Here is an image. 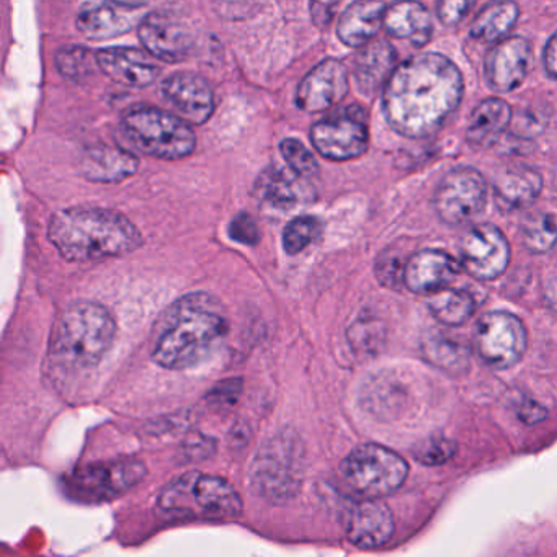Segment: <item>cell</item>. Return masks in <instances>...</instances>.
<instances>
[{
  "label": "cell",
  "mask_w": 557,
  "mask_h": 557,
  "mask_svg": "<svg viewBox=\"0 0 557 557\" xmlns=\"http://www.w3.org/2000/svg\"><path fill=\"white\" fill-rule=\"evenodd\" d=\"M465 94L461 71L440 53H420L397 66L383 90V110L394 132L425 139L443 128Z\"/></svg>",
  "instance_id": "6da1fadb"
},
{
  "label": "cell",
  "mask_w": 557,
  "mask_h": 557,
  "mask_svg": "<svg viewBox=\"0 0 557 557\" xmlns=\"http://www.w3.org/2000/svg\"><path fill=\"white\" fill-rule=\"evenodd\" d=\"M48 236L58 252L71 262L122 257L141 247L138 227L119 211L77 207L51 218Z\"/></svg>",
  "instance_id": "7a4b0ae2"
},
{
  "label": "cell",
  "mask_w": 557,
  "mask_h": 557,
  "mask_svg": "<svg viewBox=\"0 0 557 557\" xmlns=\"http://www.w3.org/2000/svg\"><path fill=\"white\" fill-rule=\"evenodd\" d=\"M214 306V299L203 293L178 299L165 312L152 360L168 370H185L203 361L227 332L226 319Z\"/></svg>",
  "instance_id": "3957f363"
},
{
  "label": "cell",
  "mask_w": 557,
  "mask_h": 557,
  "mask_svg": "<svg viewBox=\"0 0 557 557\" xmlns=\"http://www.w3.org/2000/svg\"><path fill=\"white\" fill-rule=\"evenodd\" d=\"M116 322L97 302L71 305L58 319L51 355L70 368H92L112 347Z\"/></svg>",
  "instance_id": "277c9868"
},
{
  "label": "cell",
  "mask_w": 557,
  "mask_h": 557,
  "mask_svg": "<svg viewBox=\"0 0 557 557\" xmlns=\"http://www.w3.org/2000/svg\"><path fill=\"white\" fill-rule=\"evenodd\" d=\"M159 508L172 517L230 520L243 511V498L223 478L190 471L169 482L159 495Z\"/></svg>",
  "instance_id": "5b68a950"
},
{
  "label": "cell",
  "mask_w": 557,
  "mask_h": 557,
  "mask_svg": "<svg viewBox=\"0 0 557 557\" xmlns=\"http://www.w3.org/2000/svg\"><path fill=\"white\" fill-rule=\"evenodd\" d=\"M305 468L301 438L293 430H282L260 446L250 468V485L270 504H288L301 488Z\"/></svg>",
  "instance_id": "8992f818"
},
{
  "label": "cell",
  "mask_w": 557,
  "mask_h": 557,
  "mask_svg": "<svg viewBox=\"0 0 557 557\" xmlns=\"http://www.w3.org/2000/svg\"><path fill=\"white\" fill-rule=\"evenodd\" d=\"M123 129L136 148L152 158L175 161L197 148L195 133L184 120L154 107L129 110L123 119Z\"/></svg>",
  "instance_id": "52a82bcc"
},
{
  "label": "cell",
  "mask_w": 557,
  "mask_h": 557,
  "mask_svg": "<svg viewBox=\"0 0 557 557\" xmlns=\"http://www.w3.org/2000/svg\"><path fill=\"white\" fill-rule=\"evenodd\" d=\"M409 466L393 449L374 443L358 446L341 466L342 478L358 494L381 498L396 492L406 481Z\"/></svg>",
  "instance_id": "ba28073f"
},
{
  "label": "cell",
  "mask_w": 557,
  "mask_h": 557,
  "mask_svg": "<svg viewBox=\"0 0 557 557\" xmlns=\"http://www.w3.org/2000/svg\"><path fill=\"white\" fill-rule=\"evenodd\" d=\"M145 462L135 458L92 462L64 478V491L73 500L100 504L119 497L145 479Z\"/></svg>",
  "instance_id": "9c48e42d"
},
{
  "label": "cell",
  "mask_w": 557,
  "mask_h": 557,
  "mask_svg": "<svg viewBox=\"0 0 557 557\" xmlns=\"http://www.w3.org/2000/svg\"><path fill=\"white\" fill-rule=\"evenodd\" d=\"M488 185L474 168L449 171L433 195V207L440 220L449 226H465L474 221L487 205Z\"/></svg>",
  "instance_id": "30bf717a"
},
{
  "label": "cell",
  "mask_w": 557,
  "mask_h": 557,
  "mask_svg": "<svg viewBox=\"0 0 557 557\" xmlns=\"http://www.w3.org/2000/svg\"><path fill=\"white\" fill-rule=\"evenodd\" d=\"M475 348L479 357L495 370H507L523 358L528 332L520 318L507 311L482 315L475 325Z\"/></svg>",
  "instance_id": "8fae6325"
},
{
  "label": "cell",
  "mask_w": 557,
  "mask_h": 557,
  "mask_svg": "<svg viewBox=\"0 0 557 557\" xmlns=\"http://www.w3.org/2000/svg\"><path fill=\"white\" fill-rule=\"evenodd\" d=\"M311 139L319 154L331 161H350L368 151L367 112L361 107L351 106L315 123Z\"/></svg>",
  "instance_id": "7c38bea8"
},
{
  "label": "cell",
  "mask_w": 557,
  "mask_h": 557,
  "mask_svg": "<svg viewBox=\"0 0 557 557\" xmlns=\"http://www.w3.org/2000/svg\"><path fill=\"white\" fill-rule=\"evenodd\" d=\"M459 256L468 275L479 282H492L508 269L510 244L494 224H475L459 240Z\"/></svg>",
  "instance_id": "4fadbf2b"
},
{
  "label": "cell",
  "mask_w": 557,
  "mask_h": 557,
  "mask_svg": "<svg viewBox=\"0 0 557 557\" xmlns=\"http://www.w3.org/2000/svg\"><path fill=\"white\" fill-rule=\"evenodd\" d=\"M533 66V47L523 37H510L492 48L485 58V79L498 94L517 90Z\"/></svg>",
  "instance_id": "5bb4252c"
},
{
  "label": "cell",
  "mask_w": 557,
  "mask_h": 557,
  "mask_svg": "<svg viewBox=\"0 0 557 557\" xmlns=\"http://www.w3.org/2000/svg\"><path fill=\"white\" fill-rule=\"evenodd\" d=\"M139 38L149 53L165 63L187 60L194 48L190 28L168 12H152L139 25Z\"/></svg>",
  "instance_id": "9a60e30c"
},
{
  "label": "cell",
  "mask_w": 557,
  "mask_h": 557,
  "mask_svg": "<svg viewBox=\"0 0 557 557\" xmlns=\"http://www.w3.org/2000/svg\"><path fill=\"white\" fill-rule=\"evenodd\" d=\"M348 87V73L344 63L325 60L299 84L296 103L308 113L324 112L345 99Z\"/></svg>",
  "instance_id": "2e32d148"
},
{
  "label": "cell",
  "mask_w": 557,
  "mask_h": 557,
  "mask_svg": "<svg viewBox=\"0 0 557 557\" xmlns=\"http://www.w3.org/2000/svg\"><path fill=\"white\" fill-rule=\"evenodd\" d=\"M257 201L275 211H293L314 200V188L292 169L269 168L259 175L253 188Z\"/></svg>",
  "instance_id": "e0dca14e"
},
{
  "label": "cell",
  "mask_w": 557,
  "mask_h": 557,
  "mask_svg": "<svg viewBox=\"0 0 557 557\" xmlns=\"http://www.w3.org/2000/svg\"><path fill=\"white\" fill-rule=\"evenodd\" d=\"M459 263L445 250L423 249L413 253L406 265L404 283L416 295H436L458 278Z\"/></svg>",
  "instance_id": "ac0fdd59"
},
{
  "label": "cell",
  "mask_w": 557,
  "mask_h": 557,
  "mask_svg": "<svg viewBox=\"0 0 557 557\" xmlns=\"http://www.w3.org/2000/svg\"><path fill=\"white\" fill-rule=\"evenodd\" d=\"M162 96L177 110L178 115L194 125L207 122L214 110L210 84L194 73H175L162 83Z\"/></svg>",
  "instance_id": "d6986e66"
},
{
  "label": "cell",
  "mask_w": 557,
  "mask_h": 557,
  "mask_svg": "<svg viewBox=\"0 0 557 557\" xmlns=\"http://www.w3.org/2000/svg\"><path fill=\"white\" fill-rule=\"evenodd\" d=\"M345 533L350 543L361 549L383 546L394 534L393 513L376 498H367L348 511Z\"/></svg>",
  "instance_id": "ffe728a7"
},
{
  "label": "cell",
  "mask_w": 557,
  "mask_h": 557,
  "mask_svg": "<svg viewBox=\"0 0 557 557\" xmlns=\"http://www.w3.org/2000/svg\"><path fill=\"white\" fill-rule=\"evenodd\" d=\"M96 60L110 79L123 86L148 87L161 76V67L136 48H106L97 53Z\"/></svg>",
  "instance_id": "44dd1931"
},
{
  "label": "cell",
  "mask_w": 557,
  "mask_h": 557,
  "mask_svg": "<svg viewBox=\"0 0 557 557\" xmlns=\"http://www.w3.org/2000/svg\"><path fill=\"white\" fill-rule=\"evenodd\" d=\"M143 4H119V2H89L77 14V30L90 40H109L126 34L133 27V12Z\"/></svg>",
  "instance_id": "7402d4cb"
},
{
  "label": "cell",
  "mask_w": 557,
  "mask_h": 557,
  "mask_svg": "<svg viewBox=\"0 0 557 557\" xmlns=\"http://www.w3.org/2000/svg\"><path fill=\"white\" fill-rule=\"evenodd\" d=\"M397 70V53L386 40H374L355 58V79L363 96L373 97L386 87Z\"/></svg>",
  "instance_id": "603a6c76"
},
{
  "label": "cell",
  "mask_w": 557,
  "mask_h": 557,
  "mask_svg": "<svg viewBox=\"0 0 557 557\" xmlns=\"http://www.w3.org/2000/svg\"><path fill=\"white\" fill-rule=\"evenodd\" d=\"M543 190V177L533 168L511 164L495 174L494 191L497 203L505 210L530 207Z\"/></svg>",
  "instance_id": "cb8c5ba5"
},
{
  "label": "cell",
  "mask_w": 557,
  "mask_h": 557,
  "mask_svg": "<svg viewBox=\"0 0 557 557\" xmlns=\"http://www.w3.org/2000/svg\"><path fill=\"white\" fill-rule=\"evenodd\" d=\"M386 11L384 2H355L348 5L338 22V38L347 47H367L384 25Z\"/></svg>",
  "instance_id": "d4e9b609"
},
{
  "label": "cell",
  "mask_w": 557,
  "mask_h": 557,
  "mask_svg": "<svg viewBox=\"0 0 557 557\" xmlns=\"http://www.w3.org/2000/svg\"><path fill=\"white\" fill-rule=\"evenodd\" d=\"M139 161L122 148H94L81 164L84 177L99 184H119L138 171Z\"/></svg>",
  "instance_id": "484cf974"
},
{
  "label": "cell",
  "mask_w": 557,
  "mask_h": 557,
  "mask_svg": "<svg viewBox=\"0 0 557 557\" xmlns=\"http://www.w3.org/2000/svg\"><path fill=\"white\" fill-rule=\"evenodd\" d=\"M511 120H513L511 107L504 99L491 97L482 100L469 120L466 139L472 148H488L511 125Z\"/></svg>",
  "instance_id": "4316f807"
},
{
  "label": "cell",
  "mask_w": 557,
  "mask_h": 557,
  "mask_svg": "<svg viewBox=\"0 0 557 557\" xmlns=\"http://www.w3.org/2000/svg\"><path fill=\"white\" fill-rule=\"evenodd\" d=\"M384 28L391 37L409 40L416 47H425L432 38V15L420 2H397L387 8Z\"/></svg>",
  "instance_id": "83f0119b"
},
{
  "label": "cell",
  "mask_w": 557,
  "mask_h": 557,
  "mask_svg": "<svg viewBox=\"0 0 557 557\" xmlns=\"http://www.w3.org/2000/svg\"><path fill=\"white\" fill-rule=\"evenodd\" d=\"M520 17L515 2H494L485 5L471 25V37L482 44H500L513 30Z\"/></svg>",
  "instance_id": "f1b7e54d"
},
{
  "label": "cell",
  "mask_w": 557,
  "mask_h": 557,
  "mask_svg": "<svg viewBox=\"0 0 557 557\" xmlns=\"http://www.w3.org/2000/svg\"><path fill=\"white\" fill-rule=\"evenodd\" d=\"M429 309L440 324L458 327L475 314L478 301L468 289L448 288L430 298Z\"/></svg>",
  "instance_id": "f546056e"
},
{
  "label": "cell",
  "mask_w": 557,
  "mask_h": 557,
  "mask_svg": "<svg viewBox=\"0 0 557 557\" xmlns=\"http://www.w3.org/2000/svg\"><path fill=\"white\" fill-rule=\"evenodd\" d=\"M423 357L435 364V367L442 368V370L449 371V373H456V371H462L469 364V358H471V351H469L468 345L459 338L449 337V335L432 334L423 341L422 344Z\"/></svg>",
  "instance_id": "4dcf8cb0"
},
{
  "label": "cell",
  "mask_w": 557,
  "mask_h": 557,
  "mask_svg": "<svg viewBox=\"0 0 557 557\" xmlns=\"http://www.w3.org/2000/svg\"><path fill=\"white\" fill-rule=\"evenodd\" d=\"M521 243L531 253H546L556 246L557 224L550 214L533 213L524 218L520 227Z\"/></svg>",
  "instance_id": "1f68e13d"
},
{
  "label": "cell",
  "mask_w": 557,
  "mask_h": 557,
  "mask_svg": "<svg viewBox=\"0 0 557 557\" xmlns=\"http://www.w3.org/2000/svg\"><path fill=\"white\" fill-rule=\"evenodd\" d=\"M322 231V223L314 216H299L293 220L283 233V247L286 252L295 253L305 250L309 244L318 239Z\"/></svg>",
  "instance_id": "d6a6232c"
},
{
  "label": "cell",
  "mask_w": 557,
  "mask_h": 557,
  "mask_svg": "<svg viewBox=\"0 0 557 557\" xmlns=\"http://www.w3.org/2000/svg\"><path fill=\"white\" fill-rule=\"evenodd\" d=\"M407 262L404 260L403 252L399 249L383 250L374 263V273L377 282L389 289H403L406 286L404 276H406Z\"/></svg>",
  "instance_id": "836d02e7"
},
{
  "label": "cell",
  "mask_w": 557,
  "mask_h": 557,
  "mask_svg": "<svg viewBox=\"0 0 557 557\" xmlns=\"http://www.w3.org/2000/svg\"><path fill=\"white\" fill-rule=\"evenodd\" d=\"M280 151H282L285 161L288 162L289 169L295 171L296 174L305 178L314 177L318 174L319 164L314 154L298 139H283Z\"/></svg>",
  "instance_id": "e575fe53"
},
{
  "label": "cell",
  "mask_w": 557,
  "mask_h": 557,
  "mask_svg": "<svg viewBox=\"0 0 557 557\" xmlns=\"http://www.w3.org/2000/svg\"><path fill=\"white\" fill-rule=\"evenodd\" d=\"M58 70L73 81L83 79L90 73V54L86 48H63L57 58Z\"/></svg>",
  "instance_id": "d590c367"
},
{
  "label": "cell",
  "mask_w": 557,
  "mask_h": 557,
  "mask_svg": "<svg viewBox=\"0 0 557 557\" xmlns=\"http://www.w3.org/2000/svg\"><path fill=\"white\" fill-rule=\"evenodd\" d=\"M453 455H455V443L443 436H433L416 449L417 461L426 466L443 465L449 461Z\"/></svg>",
  "instance_id": "8d00e7d4"
},
{
  "label": "cell",
  "mask_w": 557,
  "mask_h": 557,
  "mask_svg": "<svg viewBox=\"0 0 557 557\" xmlns=\"http://www.w3.org/2000/svg\"><path fill=\"white\" fill-rule=\"evenodd\" d=\"M383 327L373 322H357L348 332V338L355 350L367 351V354L374 351V348L383 342Z\"/></svg>",
  "instance_id": "74e56055"
},
{
  "label": "cell",
  "mask_w": 557,
  "mask_h": 557,
  "mask_svg": "<svg viewBox=\"0 0 557 557\" xmlns=\"http://www.w3.org/2000/svg\"><path fill=\"white\" fill-rule=\"evenodd\" d=\"M227 233H230L231 239L244 244V246H257L260 240L259 226H257L256 220L246 211L233 218L230 227H227Z\"/></svg>",
  "instance_id": "f35d334b"
},
{
  "label": "cell",
  "mask_w": 557,
  "mask_h": 557,
  "mask_svg": "<svg viewBox=\"0 0 557 557\" xmlns=\"http://www.w3.org/2000/svg\"><path fill=\"white\" fill-rule=\"evenodd\" d=\"M472 8H474V2H469V0H445V2H440L436 11H438L440 21L448 27H453V25H458Z\"/></svg>",
  "instance_id": "ab89813d"
},
{
  "label": "cell",
  "mask_w": 557,
  "mask_h": 557,
  "mask_svg": "<svg viewBox=\"0 0 557 557\" xmlns=\"http://www.w3.org/2000/svg\"><path fill=\"white\" fill-rule=\"evenodd\" d=\"M511 126H513V135L524 139L533 138L544 129L543 119L534 115L533 110L520 113L518 119L511 120Z\"/></svg>",
  "instance_id": "60d3db41"
},
{
  "label": "cell",
  "mask_w": 557,
  "mask_h": 557,
  "mask_svg": "<svg viewBox=\"0 0 557 557\" xmlns=\"http://www.w3.org/2000/svg\"><path fill=\"white\" fill-rule=\"evenodd\" d=\"M337 8V2H314V4H311L312 22L319 28L327 27L334 18L335 9Z\"/></svg>",
  "instance_id": "b9f144b4"
},
{
  "label": "cell",
  "mask_w": 557,
  "mask_h": 557,
  "mask_svg": "<svg viewBox=\"0 0 557 557\" xmlns=\"http://www.w3.org/2000/svg\"><path fill=\"white\" fill-rule=\"evenodd\" d=\"M239 380L224 381V383L218 384L211 397L220 404L234 403V400H237V396H239Z\"/></svg>",
  "instance_id": "7bdbcfd3"
},
{
  "label": "cell",
  "mask_w": 557,
  "mask_h": 557,
  "mask_svg": "<svg viewBox=\"0 0 557 557\" xmlns=\"http://www.w3.org/2000/svg\"><path fill=\"white\" fill-rule=\"evenodd\" d=\"M543 61L547 76L557 79V32L547 40L546 47H544Z\"/></svg>",
  "instance_id": "ee69618b"
},
{
  "label": "cell",
  "mask_w": 557,
  "mask_h": 557,
  "mask_svg": "<svg viewBox=\"0 0 557 557\" xmlns=\"http://www.w3.org/2000/svg\"><path fill=\"white\" fill-rule=\"evenodd\" d=\"M543 298L550 311L557 312V276H553L544 283Z\"/></svg>",
  "instance_id": "f6af8a7d"
},
{
  "label": "cell",
  "mask_w": 557,
  "mask_h": 557,
  "mask_svg": "<svg viewBox=\"0 0 557 557\" xmlns=\"http://www.w3.org/2000/svg\"><path fill=\"white\" fill-rule=\"evenodd\" d=\"M544 417V409H541V407L534 406V404H531V407L528 406L527 409L521 410V419L524 420V422L533 423L537 422V420L543 419Z\"/></svg>",
  "instance_id": "bcb514c9"
},
{
  "label": "cell",
  "mask_w": 557,
  "mask_h": 557,
  "mask_svg": "<svg viewBox=\"0 0 557 557\" xmlns=\"http://www.w3.org/2000/svg\"><path fill=\"white\" fill-rule=\"evenodd\" d=\"M554 188L557 190V165L556 169H554Z\"/></svg>",
  "instance_id": "7dc6e473"
}]
</instances>
